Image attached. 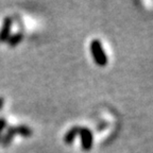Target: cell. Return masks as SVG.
Wrapping results in <instances>:
<instances>
[{"mask_svg": "<svg viewBox=\"0 0 153 153\" xmlns=\"http://www.w3.org/2000/svg\"><path fill=\"white\" fill-rule=\"evenodd\" d=\"M89 48H91V53L96 64L98 66H105L108 64V56L105 54L102 44L99 39H93Z\"/></svg>", "mask_w": 153, "mask_h": 153, "instance_id": "cell-1", "label": "cell"}, {"mask_svg": "<svg viewBox=\"0 0 153 153\" xmlns=\"http://www.w3.org/2000/svg\"><path fill=\"white\" fill-rule=\"evenodd\" d=\"M79 135L81 137V146L84 151H89L93 147L94 136L89 129L84 127H80Z\"/></svg>", "mask_w": 153, "mask_h": 153, "instance_id": "cell-2", "label": "cell"}, {"mask_svg": "<svg viewBox=\"0 0 153 153\" xmlns=\"http://www.w3.org/2000/svg\"><path fill=\"white\" fill-rule=\"evenodd\" d=\"M13 26V18L11 16H7L3 20L2 28L0 30V43H4L11 36V30Z\"/></svg>", "mask_w": 153, "mask_h": 153, "instance_id": "cell-3", "label": "cell"}, {"mask_svg": "<svg viewBox=\"0 0 153 153\" xmlns=\"http://www.w3.org/2000/svg\"><path fill=\"white\" fill-rule=\"evenodd\" d=\"M17 134V131H16V126H11V127L7 128V133L4 134L2 136V138H1V141L0 143H2L3 147H7L9 146L10 143H12L13 138H14V136Z\"/></svg>", "mask_w": 153, "mask_h": 153, "instance_id": "cell-4", "label": "cell"}, {"mask_svg": "<svg viewBox=\"0 0 153 153\" xmlns=\"http://www.w3.org/2000/svg\"><path fill=\"white\" fill-rule=\"evenodd\" d=\"M79 130H80V127H72L70 130H68V131L65 133V136H64L65 143L70 145V143L74 140L76 135H79Z\"/></svg>", "mask_w": 153, "mask_h": 153, "instance_id": "cell-5", "label": "cell"}, {"mask_svg": "<svg viewBox=\"0 0 153 153\" xmlns=\"http://www.w3.org/2000/svg\"><path fill=\"white\" fill-rule=\"evenodd\" d=\"M22 38H24V34L22 32H16L14 34H11V36L9 37L7 39V45L10 47H16L20 42L22 41Z\"/></svg>", "mask_w": 153, "mask_h": 153, "instance_id": "cell-6", "label": "cell"}, {"mask_svg": "<svg viewBox=\"0 0 153 153\" xmlns=\"http://www.w3.org/2000/svg\"><path fill=\"white\" fill-rule=\"evenodd\" d=\"M16 131L17 134H19L20 136L22 137H30L32 135V130L28 127V126H24V124H20V126H16Z\"/></svg>", "mask_w": 153, "mask_h": 153, "instance_id": "cell-7", "label": "cell"}, {"mask_svg": "<svg viewBox=\"0 0 153 153\" xmlns=\"http://www.w3.org/2000/svg\"><path fill=\"white\" fill-rule=\"evenodd\" d=\"M7 128V120L4 118H0V134H2L3 130Z\"/></svg>", "mask_w": 153, "mask_h": 153, "instance_id": "cell-8", "label": "cell"}, {"mask_svg": "<svg viewBox=\"0 0 153 153\" xmlns=\"http://www.w3.org/2000/svg\"><path fill=\"white\" fill-rule=\"evenodd\" d=\"M3 105H4V99L0 97V110L3 108Z\"/></svg>", "mask_w": 153, "mask_h": 153, "instance_id": "cell-9", "label": "cell"}]
</instances>
